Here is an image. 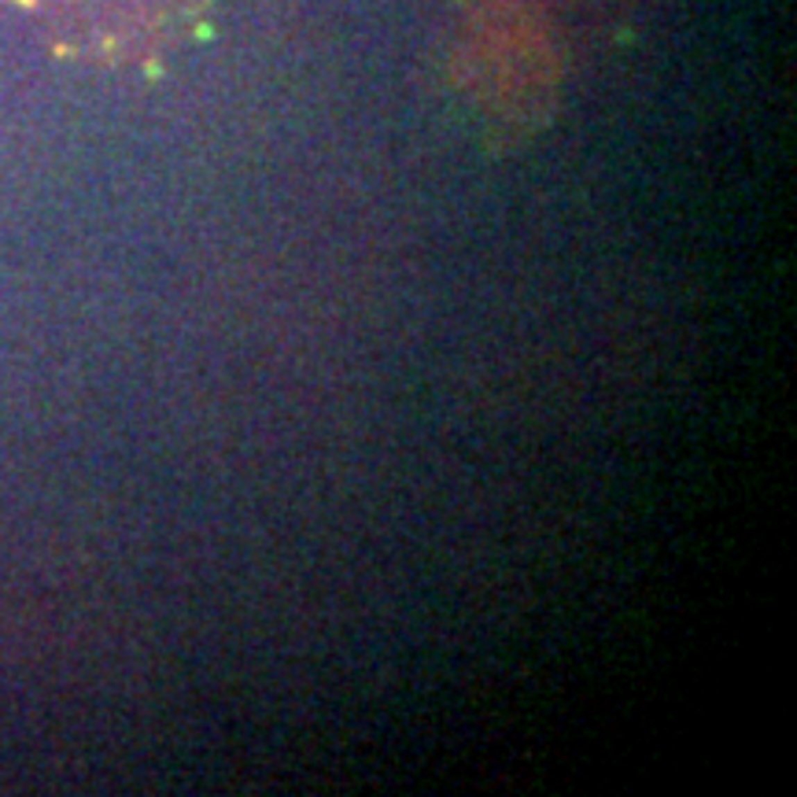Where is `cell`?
I'll return each instance as SVG.
<instances>
[{"label":"cell","mask_w":797,"mask_h":797,"mask_svg":"<svg viewBox=\"0 0 797 797\" xmlns=\"http://www.w3.org/2000/svg\"><path fill=\"white\" fill-rule=\"evenodd\" d=\"M70 52L140 60L178 41L199 0H26Z\"/></svg>","instance_id":"1"}]
</instances>
